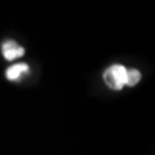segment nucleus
<instances>
[{
  "label": "nucleus",
  "instance_id": "nucleus-1",
  "mask_svg": "<svg viewBox=\"0 0 155 155\" xmlns=\"http://www.w3.org/2000/svg\"><path fill=\"white\" fill-rule=\"evenodd\" d=\"M127 69L121 64H114L106 69L104 72V81L111 90L123 89L127 85Z\"/></svg>",
  "mask_w": 155,
  "mask_h": 155
},
{
  "label": "nucleus",
  "instance_id": "nucleus-2",
  "mask_svg": "<svg viewBox=\"0 0 155 155\" xmlns=\"http://www.w3.org/2000/svg\"><path fill=\"white\" fill-rule=\"evenodd\" d=\"M24 54V48L18 46L16 41L14 40H7L2 44V55L6 60L12 61L17 58H21Z\"/></svg>",
  "mask_w": 155,
  "mask_h": 155
},
{
  "label": "nucleus",
  "instance_id": "nucleus-3",
  "mask_svg": "<svg viewBox=\"0 0 155 155\" xmlns=\"http://www.w3.org/2000/svg\"><path fill=\"white\" fill-rule=\"evenodd\" d=\"M29 71V67L25 63H17L9 67L6 71V77L9 81H16L22 76L23 74Z\"/></svg>",
  "mask_w": 155,
  "mask_h": 155
},
{
  "label": "nucleus",
  "instance_id": "nucleus-4",
  "mask_svg": "<svg viewBox=\"0 0 155 155\" xmlns=\"http://www.w3.org/2000/svg\"><path fill=\"white\" fill-rule=\"evenodd\" d=\"M141 78V74L137 69H127V85L129 86H134L139 83Z\"/></svg>",
  "mask_w": 155,
  "mask_h": 155
}]
</instances>
